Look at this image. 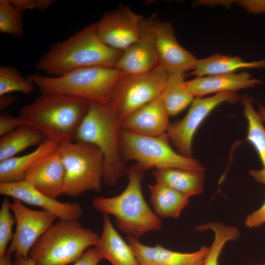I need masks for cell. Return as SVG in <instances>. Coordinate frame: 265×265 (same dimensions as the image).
I'll return each mask as SVG.
<instances>
[{
	"label": "cell",
	"instance_id": "6da1fadb",
	"mask_svg": "<svg viewBox=\"0 0 265 265\" xmlns=\"http://www.w3.org/2000/svg\"><path fill=\"white\" fill-rule=\"evenodd\" d=\"M123 53L106 46L100 40L95 23L52 45L35 67L52 77L84 67L115 68Z\"/></svg>",
	"mask_w": 265,
	"mask_h": 265
},
{
	"label": "cell",
	"instance_id": "7a4b0ae2",
	"mask_svg": "<svg viewBox=\"0 0 265 265\" xmlns=\"http://www.w3.org/2000/svg\"><path fill=\"white\" fill-rule=\"evenodd\" d=\"M88 101L57 93H41L23 106L20 116L27 125L59 144L75 141L88 109Z\"/></svg>",
	"mask_w": 265,
	"mask_h": 265
},
{
	"label": "cell",
	"instance_id": "3957f363",
	"mask_svg": "<svg viewBox=\"0 0 265 265\" xmlns=\"http://www.w3.org/2000/svg\"><path fill=\"white\" fill-rule=\"evenodd\" d=\"M145 170L139 164L127 168L128 183L119 195L105 197L96 196L92 206L103 214L112 215L118 228L127 236L138 238L145 234L162 228L159 217L153 211L143 196L141 182Z\"/></svg>",
	"mask_w": 265,
	"mask_h": 265
},
{
	"label": "cell",
	"instance_id": "277c9868",
	"mask_svg": "<svg viewBox=\"0 0 265 265\" xmlns=\"http://www.w3.org/2000/svg\"><path fill=\"white\" fill-rule=\"evenodd\" d=\"M123 120L110 104L88 101L87 112L75 140L96 146L104 157L103 182L113 186L126 173L120 150Z\"/></svg>",
	"mask_w": 265,
	"mask_h": 265
},
{
	"label": "cell",
	"instance_id": "5b68a950",
	"mask_svg": "<svg viewBox=\"0 0 265 265\" xmlns=\"http://www.w3.org/2000/svg\"><path fill=\"white\" fill-rule=\"evenodd\" d=\"M100 236L79 220L60 219L36 241L28 257L35 265H68L77 262L88 247L96 245Z\"/></svg>",
	"mask_w": 265,
	"mask_h": 265
},
{
	"label": "cell",
	"instance_id": "8992f818",
	"mask_svg": "<svg viewBox=\"0 0 265 265\" xmlns=\"http://www.w3.org/2000/svg\"><path fill=\"white\" fill-rule=\"evenodd\" d=\"M123 74L116 68L95 66L80 68L58 77L34 74L27 77L41 93L65 94L108 103L113 88Z\"/></svg>",
	"mask_w": 265,
	"mask_h": 265
},
{
	"label": "cell",
	"instance_id": "52a82bcc",
	"mask_svg": "<svg viewBox=\"0 0 265 265\" xmlns=\"http://www.w3.org/2000/svg\"><path fill=\"white\" fill-rule=\"evenodd\" d=\"M57 150L65 168L63 194L77 197L87 191H101L104 159L96 146L73 141L59 144Z\"/></svg>",
	"mask_w": 265,
	"mask_h": 265
},
{
	"label": "cell",
	"instance_id": "ba28073f",
	"mask_svg": "<svg viewBox=\"0 0 265 265\" xmlns=\"http://www.w3.org/2000/svg\"><path fill=\"white\" fill-rule=\"evenodd\" d=\"M167 134L146 136L123 130L120 150L125 161H136L145 171L179 168L204 172L205 167L193 157L184 156L171 147Z\"/></svg>",
	"mask_w": 265,
	"mask_h": 265
},
{
	"label": "cell",
	"instance_id": "9c48e42d",
	"mask_svg": "<svg viewBox=\"0 0 265 265\" xmlns=\"http://www.w3.org/2000/svg\"><path fill=\"white\" fill-rule=\"evenodd\" d=\"M168 75L161 64L142 74L124 73L113 88L109 103L123 121L159 96Z\"/></svg>",
	"mask_w": 265,
	"mask_h": 265
},
{
	"label": "cell",
	"instance_id": "30bf717a",
	"mask_svg": "<svg viewBox=\"0 0 265 265\" xmlns=\"http://www.w3.org/2000/svg\"><path fill=\"white\" fill-rule=\"evenodd\" d=\"M240 100L236 91L220 92L212 97L194 99L186 116L171 124L167 132L178 152L184 156L192 157L193 138L203 121L220 104L235 103Z\"/></svg>",
	"mask_w": 265,
	"mask_h": 265
},
{
	"label": "cell",
	"instance_id": "8fae6325",
	"mask_svg": "<svg viewBox=\"0 0 265 265\" xmlns=\"http://www.w3.org/2000/svg\"><path fill=\"white\" fill-rule=\"evenodd\" d=\"M10 207L16 219V229L7 252L15 258H27L38 239L54 223L57 217L47 211L34 210L13 198Z\"/></svg>",
	"mask_w": 265,
	"mask_h": 265
},
{
	"label": "cell",
	"instance_id": "7c38bea8",
	"mask_svg": "<svg viewBox=\"0 0 265 265\" xmlns=\"http://www.w3.org/2000/svg\"><path fill=\"white\" fill-rule=\"evenodd\" d=\"M143 18L128 6H121L96 23L97 34L106 46L123 52L138 40Z\"/></svg>",
	"mask_w": 265,
	"mask_h": 265
},
{
	"label": "cell",
	"instance_id": "4fadbf2b",
	"mask_svg": "<svg viewBox=\"0 0 265 265\" xmlns=\"http://www.w3.org/2000/svg\"><path fill=\"white\" fill-rule=\"evenodd\" d=\"M153 15L144 18L138 40L123 51L115 68L127 74H138L149 72L159 63L157 53Z\"/></svg>",
	"mask_w": 265,
	"mask_h": 265
},
{
	"label": "cell",
	"instance_id": "5bb4252c",
	"mask_svg": "<svg viewBox=\"0 0 265 265\" xmlns=\"http://www.w3.org/2000/svg\"><path fill=\"white\" fill-rule=\"evenodd\" d=\"M0 193L17 199L23 203L36 206L50 212L61 220H79L81 206L76 202H61L38 191L23 180L14 183H0Z\"/></svg>",
	"mask_w": 265,
	"mask_h": 265
},
{
	"label": "cell",
	"instance_id": "9a60e30c",
	"mask_svg": "<svg viewBox=\"0 0 265 265\" xmlns=\"http://www.w3.org/2000/svg\"><path fill=\"white\" fill-rule=\"evenodd\" d=\"M154 30L160 64L169 72L185 74L192 71L197 59L179 43L171 24L156 19Z\"/></svg>",
	"mask_w": 265,
	"mask_h": 265
},
{
	"label": "cell",
	"instance_id": "2e32d148",
	"mask_svg": "<svg viewBox=\"0 0 265 265\" xmlns=\"http://www.w3.org/2000/svg\"><path fill=\"white\" fill-rule=\"evenodd\" d=\"M65 168L57 149L37 161L26 172L24 180L53 199L63 194Z\"/></svg>",
	"mask_w": 265,
	"mask_h": 265
},
{
	"label": "cell",
	"instance_id": "e0dca14e",
	"mask_svg": "<svg viewBox=\"0 0 265 265\" xmlns=\"http://www.w3.org/2000/svg\"><path fill=\"white\" fill-rule=\"evenodd\" d=\"M138 265H202L209 247L202 246L191 253L167 249L160 245L150 246L143 244L138 238L127 236Z\"/></svg>",
	"mask_w": 265,
	"mask_h": 265
},
{
	"label": "cell",
	"instance_id": "ac0fdd59",
	"mask_svg": "<svg viewBox=\"0 0 265 265\" xmlns=\"http://www.w3.org/2000/svg\"><path fill=\"white\" fill-rule=\"evenodd\" d=\"M169 117L159 96L124 119L123 130L143 136H160L169 128Z\"/></svg>",
	"mask_w": 265,
	"mask_h": 265
},
{
	"label": "cell",
	"instance_id": "d6986e66",
	"mask_svg": "<svg viewBox=\"0 0 265 265\" xmlns=\"http://www.w3.org/2000/svg\"><path fill=\"white\" fill-rule=\"evenodd\" d=\"M259 80L252 78L246 72L225 75L196 77L186 81V86L191 94L196 98L212 93L236 91L250 88L260 83Z\"/></svg>",
	"mask_w": 265,
	"mask_h": 265
},
{
	"label": "cell",
	"instance_id": "ffe728a7",
	"mask_svg": "<svg viewBox=\"0 0 265 265\" xmlns=\"http://www.w3.org/2000/svg\"><path fill=\"white\" fill-rule=\"evenodd\" d=\"M103 230L95 246L112 265H138L134 253L116 231L108 215L103 214Z\"/></svg>",
	"mask_w": 265,
	"mask_h": 265
},
{
	"label": "cell",
	"instance_id": "44dd1931",
	"mask_svg": "<svg viewBox=\"0 0 265 265\" xmlns=\"http://www.w3.org/2000/svg\"><path fill=\"white\" fill-rule=\"evenodd\" d=\"M59 144L46 138L31 153L0 161V183H14L24 180L27 171L39 159L55 150Z\"/></svg>",
	"mask_w": 265,
	"mask_h": 265
},
{
	"label": "cell",
	"instance_id": "7402d4cb",
	"mask_svg": "<svg viewBox=\"0 0 265 265\" xmlns=\"http://www.w3.org/2000/svg\"><path fill=\"white\" fill-rule=\"evenodd\" d=\"M156 183L167 186L189 197L201 194L204 187V172L179 168L156 169Z\"/></svg>",
	"mask_w": 265,
	"mask_h": 265
},
{
	"label": "cell",
	"instance_id": "603a6c76",
	"mask_svg": "<svg viewBox=\"0 0 265 265\" xmlns=\"http://www.w3.org/2000/svg\"><path fill=\"white\" fill-rule=\"evenodd\" d=\"M265 67V59L246 62L238 56H231L215 53L197 60L190 75L196 77L233 74L243 68L260 69Z\"/></svg>",
	"mask_w": 265,
	"mask_h": 265
},
{
	"label": "cell",
	"instance_id": "cb8c5ba5",
	"mask_svg": "<svg viewBox=\"0 0 265 265\" xmlns=\"http://www.w3.org/2000/svg\"><path fill=\"white\" fill-rule=\"evenodd\" d=\"M150 201L159 217L177 218L188 204L190 197L163 185H149Z\"/></svg>",
	"mask_w": 265,
	"mask_h": 265
},
{
	"label": "cell",
	"instance_id": "d4e9b609",
	"mask_svg": "<svg viewBox=\"0 0 265 265\" xmlns=\"http://www.w3.org/2000/svg\"><path fill=\"white\" fill-rule=\"evenodd\" d=\"M184 74L169 72L159 95L169 117L177 115L191 104L194 97L186 86Z\"/></svg>",
	"mask_w": 265,
	"mask_h": 265
},
{
	"label": "cell",
	"instance_id": "484cf974",
	"mask_svg": "<svg viewBox=\"0 0 265 265\" xmlns=\"http://www.w3.org/2000/svg\"><path fill=\"white\" fill-rule=\"evenodd\" d=\"M46 138L44 134L28 125L14 130L1 136L0 161L14 157L29 147L39 145Z\"/></svg>",
	"mask_w": 265,
	"mask_h": 265
},
{
	"label": "cell",
	"instance_id": "4316f807",
	"mask_svg": "<svg viewBox=\"0 0 265 265\" xmlns=\"http://www.w3.org/2000/svg\"><path fill=\"white\" fill-rule=\"evenodd\" d=\"M198 231L211 230L214 234L213 242L206 256L202 265H218L220 254L226 243L238 238L239 232L238 228L219 222H211L202 224L195 228Z\"/></svg>",
	"mask_w": 265,
	"mask_h": 265
},
{
	"label": "cell",
	"instance_id": "83f0119b",
	"mask_svg": "<svg viewBox=\"0 0 265 265\" xmlns=\"http://www.w3.org/2000/svg\"><path fill=\"white\" fill-rule=\"evenodd\" d=\"M244 114L248 122L246 139L254 147L265 169V128L263 121L247 96L242 99Z\"/></svg>",
	"mask_w": 265,
	"mask_h": 265
},
{
	"label": "cell",
	"instance_id": "f1b7e54d",
	"mask_svg": "<svg viewBox=\"0 0 265 265\" xmlns=\"http://www.w3.org/2000/svg\"><path fill=\"white\" fill-rule=\"evenodd\" d=\"M34 83L19 70L11 65L0 67V96L20 92L29 95L34 92Z\"/></svg>",
	"mask_w": 265,
	"mask_h": 265
},
{
	"label": "cell",
	"instance_id": "f546056e",
	"mask_svg": "<svg viewBox=\"0 0 265 265\" xmlns=\"http://www.w3.org/2000/svg\"><path fill=\"white\" fill-rule=\"evenodd\" d=\"M0 31L17 38L24 34V12L9 0H0Z\"/></svg>",
	"mask_w": 265,
	"mask_h": 265
},
{
	"label": "cell",
	"instance_id": "4dcf8cb0",
	"mask_svg": "<svg viewBox=\"0 0 265 265\" xmlns=\"http://www.w3.org/2000/svg\"><path fill=\"white\" fill-rule=\"evenodd\" d=\"M10 203L8 199L5 197L0 209V257L5 255L7 245L14 236L12 227L16 219L11 212Z\"/></svg>",
	"mask_w": 265,
	"mask_h": 265
},
{
	"label": "cell",
	"instance_id": "1f68e13d",
	"mask_svg": "<svg viewBox=\"0 0 265 265\" xmlns=\"http://www.w3.org/2000/svg\"><path fill=\"white\" fill-rule=\"evenodd\" d=\"M250 173L256 181L265 185V169L252 170ZM265 223V201L259 209L247 216L245 225L249 228H253L259 227Z\"/></svg>",
	"mask_w": 265,
	"mask_h": 265
},
{
	"label": "cell",
	"instance_id": "d6a6232c",
	"mask_svg": "<svg viewBox=\"0 0 265 265\" xmlns=\"http://www.w3.org/2000/svg\"><path fill=\"white\" fill-rule=\"evenodd\" d=\"M27 125L20 116H13L8 113H3L0 116V135L2 136L14 130Z\"/></svg>",
	"mask_w": 265,
	"mask_h": 265
},
{
	"label": "cell",
	"instance_id": "836d02e7",
	"mask_svg": "<svg viewBox=\"0 0 265 265\" xmlns=\"http://www.w3.org/2000/svg\"><path fill=\"white\" fill-rule=\"evenodd\" d=\"M103 259L101 254L94 247L87 250L73 265H98Z\"/></svg>",
	"mask_w": 265,
	"mask_h": 265
},
{
	"label": "cell",
	"instance_id": "e575fe53",
	"mask_svg": "<svg viewBox=\"0 0 265 265\" xmlns=\"http://www.w3.org/2000/svg\"><path fill=\"white\" fill-rule=\"evenodd\" d=\"M238 2L249 13L257 14L265 12V0H242Z\"/></svg>",
	"mask_w": 265,
	"mask_h": 265
},
{
	"label": "cell",
	"instance_id": "d590c367",
	"mask_svg": "<svg viewBox=\"0 0 265 265\" xmlns=\"http://www.w3.org/2000/svg\"><path fill=\"white\" fill-rule=\"evenodd\" d=\"M10 2L22 11L37 9V0H9Z\"/></svg>",
	"mask_w": 265,
	"mask_h": 265
},
{
	"label": "cell",
	"instance_id": "8d00e7d4",
	"mask_svg": "<svg viewBox=\"0 0 265 265\" xmlns=\"http://www.w3.org/2000/svg\"><path fill=\"white\" fill-rule=\"evenodd\" d=\"M18 97L11 94L0 96V110L2 111L17 101Z\"/></svg>",
	"mask_w": 265,
	"mask_h": 265
},
{
	"label": "cell",
	"instance_id": "74e56055",
	"mask_svg": "<svg viewBox=\"0 0 265 265\" xmlns=\"http://www.w3.org/2000/svg\"><path fill=\"white\" fill-rule=\"evenodd\" d=\"M54 0H37V9L40 12H44L55 2Z\"/></svg>",
	"mask_w": 265,
	"mask_h": 265
},
{
	"label": "cell",
	"instance_id": "f35d334b",
	"mask_svg": "<svg viewBox=\"0 0 265 265\" xmlns=\"http://www.w3.org/2000/svg\"><path fill=\"white\" fill-rule=\"evenodd\" d=\"M13 265H35L34 261L30 258H24L21 257L15 258Z\"/></svg>",
	"mask_w": 265,
	"mask_h": 265
},
{
	"label": "cell",
	"instance_id": "ab89813d",
	"mask_svg": "<svg viewBox=\"0 0 265 265\" xmlns=\"http://www.w3.org/2000/svg\"><path fill=\"white\" fill-rule=\"evenodd\" d=\"M12 256V254L6 252L4 256L0 257V265H13Z\"/></svg>",
	"mask_w": 265,
	"mask_h": 265
},
{
	"label": "cell",
	"instance_id": "60d3db41",
	"mask_svg": "<svg viewBox=\"0 0 265 265\" xmlns=\"http://www.w3.org/2000/svg\"><path fill=\"white\" fill-rule=\"evenodd\" d=\"M263 122L265 123V108L262 105H259L258 112Z\"/></svg>",
	"mask_w": 265,
	"mask_h": 265
},
{
	"label": "cell",
	"instance_id": "b9f144b4",
	"mask_svg": "<svg viewBox=\"0 0 265 265\" xmlns=\"http://www.w3.org/2000/svg\"><path fill=\"white\" fill-rule=\"evenodd\" d=\"M265 265V263H264V264H262V265Z\"/></svg>",
	"mask_w": 265,
	"mask_h": 265
}]
</instances>
